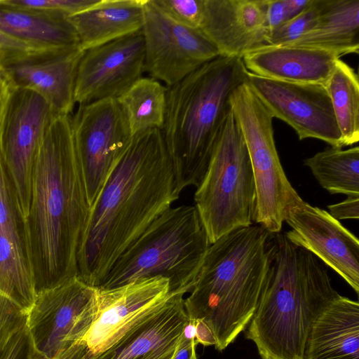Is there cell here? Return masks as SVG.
I'll use <instances>...</instances> for the list:
<instances>
[{
	"label": "cell",
	"instance_id": "cell-19",
	"mask_svg": "<svg viewBox=\"0 0 359 359\" xmlns=\"http://www.w3.org/2000/svg\"><path fill=\"white\" fill-rule=\"evenodd\" d=\"M83 53L78 46L1 69L14 88L36 93L55 115H71L78 66Z\"/></svg>",
	"mask_w": 359,
	"mask_h": 359
},
{
	"label": "cell",
	"instance_id": "cell-31",
	"mask_svg": "<svg viewBox=\"0 0 359 359\" xmlns=\"http://www.w3.org/2000/svg\"><path fill=\"white\" fill-rule=\"evenodd\" d=\"M64 50L65 49L54 48L22 41L0 31V68L46 57Z\"/></svg>",
	"mask_w": 359,
	"mask_h": 359
},
{
	"label": "cell",
	"instance_id": "cell-16",
	"mask_svg": "<svg viewBox=\"0 0 359 359\" xmlns=\"http://www.w3.org/2000/svg\"><path fill=\"white\" fill-rule=\"evenodd\" d=\"M284 222L291 228L284 234L339 274L359 293V241L323 209L303 199L290 206Z\"/></svg>",
	"mask_w": 359,
	"mask_h": 359
},
{
	"label": "cell",
	"instance_id": "cell-30",
	"mask_svg": "<svg viewBox=\"0 0 359 359\" xmlns=\"http://www.w3.org/2000/svg\"><path fill=\"white\" fill-rule=\"evenodd\" d=\"M323 4L324 0H312L302 12L272 31L267 45H288L299 39L313 27Z\"/></svg>",
	"mask_w": 359,
	"mask_h": 359
},
{
	"label": "cell",
	"instance_id": "cell-17",
	"mask_svg": "<svg viewBox=\"0 0 359 359\" xmlns=\"http://www.w3.org/2000/svg\"><path fill=\"white\" fill-rule=\"evenodd\" d=\"M266 0H205L200 29L222 56L242 58L267 45Z\"/></svg>",
	"mask_w": 359,
	"mask_h": 359
},
{
	"label": "cell",
	"instance_id": "cell-24",
	"mask_svg": "<svg viewBox=\"0 0 359 359\" xmlns=\"http://www.w3.org/2000/svg\"><path fill=\"white\" fill-rule=\"evenodd\" d=\"M0 31L22 41L66 49L80 46L68 18L6 6L0 1Z\"/></svg>",
	"mask_w": 359,
	"mask_h": 359
},
{
	"label": "cell",
	"instance_id": "cell-37",
	"mask_svg": "<svg viewBox=\"0 0 359 359\" xmlns=\"http://www.w3.org/2000/svg\"><path fill=\"white\" fill-rule=\"evenodd\" d=\"M195 327L192 322L186 327L172 359H197Z\"/></svg>",
	"mask_w": 359,
	"mask_h": 359
},
{
	"label": "cell",
	"instance_id": "cell-26",
	"mask_svg": "<svg viewBox=\"0 0 359 359\" xmlns=\"http://www.w3.org/2000/svg\"><path fill=\"white\" fill-rule=\"evenodd\" d=\"M320 185L330 194L359 196V147H330L304 160Z\"/></svg>",
	"mask_w": 359,
	"mask_h": 359
},
{
	"label": "cell",
	"instance_id": "cell-4",
	"mask_svg": "<svg viewBox=\"0 0 359 359\" xmlns=\"http://www.w3.org/2000/svg\"><path fill=\"white\" fill-rule=\"evenodd\" d=\"M267 284L248 325L262 359H304L306 339L319 314L340 294L313 254L274 234Z\"/></svg>",
	"mask_w": 359,
	"mask_h": 359
},
{
	"label": "cell",
	"instance_id": "cell-25",
	"mask_svg": "<svg viewBox=\"0 0 359 359\" xmlns=\"http://www.w3.org/2000/svg\"><path fill=\"white\" fill-rule=\"evenodd\" d=\"M168 87L151 77H142L116 99L133 136L164 125Z\"/></svg>",
	"mask_w": 359,
	"mask_h": 359
},
{
	"label": "cell",
	"instance_id": "cell-6",
	"mask_svg": "<svg viewBox=\"0 0 359 359\" xmlns=\"http://www.w3.org/2000/svg\"><path fill=\"white\" fill-rule=\"evenodd\" d=\"M210 243L194 205L170 207L118 257L99 287L156 276L171 292H190Z\"/></svg>",
	"mask_w": 359,
	"mask_h": 359
},
{
	"label": "cell",
	"instance_id": "cell-40",
	"mask_svg": "<svg viewBox=\"0 0 359 359\" xmlns=\"http://www.w3.org/2000/svg\"><path fill=\"white\" fill-rule=\"evenodd\" d=\"M190 321L194 325L195 339L197 344H201L203 346H215L216 338L207 324L201 320Z\"/></svg>",
	"mask_w": 359,
	"mask_h": 359
},
{
	"label": "cell",
	"instance_id": "cell-21",
	"mask_svg": "<svg viewBox=\"0 0 359 359\" xmlns=\"http://www.w3.org/2000/svg\"><path fill=\"white\" fill-rule=\"evenodd\" d=\"M304 359H359V304L338 296L312 324Z\"/></svg>",
	"mask_w": 359,
	"mask_h": 359
},
{
	"label": "cell",
	"instance_id": "cell-39",
	"mask_svg": "<svg viewBox=\"0 0 359 359\" xmlns=\"http://www.w3.org/2000/svg\"><path fill=\"white\" fill-rule=\"evenodd\" d=\"M14 89L0 68V129Z\"/></svg>",
	"mask_w": 359,
	"mask_h": 359
},
{
	"label": "cell",
	"instance_id": "cell-27",
	"mask_svg": "<svg viewBox=\"0 0 359 359\" xmlns=\"http://www.w3.org/2000/svg\"><path fill=\"white\" fill-rule=\"evenodd\" d=\"M328 93L343 147L359 140V78L350 65L337 60L331 74L323 84Z\"/></svg>",
	"mask_w": 359,
	"mask_h": 359
},
{
	"label": "cell",
	"instance_id": "cell-11",
	"mask_svg": "<svg viewBox=\"0 0 359 359\" xmlns=\"http://www.w3.org/2000/svg\"><path fill=\"white\" fill-rule=\"evenodd\" d=\"M142 33L144 72L168 88L220 55L201 29L174 22L150 0L144 6Z\"/></svg>",
	"mask_w": 359,
	"mask_h": 359
},
{
	"label": "cell",
	"instance_id": "cell-18",
	"mask_svg": "<svg viewBox=\"0 0 359 359\" xmlns=\"http://www.w3.org/2000/svg\"><path fill=\"white\" fill-rule=\"evenodd\" d=\"M182 292L167 301L95 359H172L190 320Z\"/></svg>",
	"mask_w": 359,
	"mask_h": 359
},
{
	"label": "cell",
	"instance_id": "cell-20",
	"mask_svg": "<svg viewBox=\"0 0 359 359\" xmlns=\"http://www.w3.org/2000/svg\"><path fill=\"white\" fill-rule=\"evenodd\" d=\"M340 57L326 50L293 45H266L242 60L248 72L282 81L324 84Z\"/></svg>",
	"mask_w": 359,
	"mask_h": 359
},
{
	"label": "cell",
	"instance_id": "cell-2",
	"mask_svg": "<svg viewBox=\"0 0 359 359\" xmlns=\"http://www.w3.org/2000/svg\"><path fill=\"white\" fill-rule=\"evenodd\" d=\"M70 116H54L34 168L25 227L36 294L78 276L77 255L90 211Z\"/></svg>",
	"mask_w": 359,
	"mask_h": 359
},
{
	"label": "cell",
	"instance_id": "cell-12",
	"mask_svg": "<svg viewBox=\"0 0 359 359\" xmlns=\"http://www.w3.org/2000/svg\"><path fill=\"white\" fill-rule=\"evenodd\" d=\"M55 116L40 95L15 88L0 129L2 156L25 219L30 205L36 158Z\"/></svg>",
	"mask_w": 359,
	"mask_h": 359
},
{
	"label": "cell",
	"instance_id": "cell-9",
	"mask_svg": "<svg viewBox=\"0 0 359 359\" xmlns=\"http://www.w3.org/2000/svg\"><path fill=\"white\" fill-rule=\"evenodd\" d=\"M98 289L97 312L81 335L65 341L56 359H95L172 294L167 278L156 276Z\"/></svg>",
	"mask_w": 359,
	"mask_h": 359
},
{
	"label": "cell",
	"instance_id": "cell-5",
	"mask_svg": "<svg viewBox=\"0 0 359 359\" xmlns=\"http://www.w3.org/2000/svg\"><path fill=\"white\" fill-rule=\"evenodd\" d=\"M247 74L242 58L219 55L168 88L161 130L180 194L202 181L231 108L230 97Z\"/></svg>",
	"mask_w": 359,
	"mask_h": 359
},
{
	"label": "cell",
	"instance_id": "cell-29",
	"mask_svg": "<svg viewBox=\"0 0 359 359\" xmlns=\"http://www.w3.org/2000/svg\"><path fill=\"white\" fill-rule=\"evenodd\" d=\"M0 233L11 238L29 259L25 219L0 147Z\"/></svg>",
	"mask_w": 359,
	"mask_h": 359
},
{
	"label": "cell",
	"instance_id": "cell-38",
	"mask_svg": "<svg viewBox=\"0 0 359 359\" xmlns=\"http://www.w3.org/2000/svg\"><path fill=\"white\" fill-rule=\"evenodd\" d=\"M285 21L287 18L284 0H266V22L269 34Z\"/></svg>",
	"mask_w": 359,
	"mask_h": 359
},
{
	"label": "cell",
	"instance_id": "cell-28",
	"mask_svg": "<svg viewBox=\"0 0 359 359\" xmlns=\"http://www.w3.org/2000/svg\"><path fill=\"white\" fill-rule=\"evenodd\" d=\"M0 293L25 313L36 294L29 259L16 243L0 233Z\"/></svg>",
	"mask_w": 359,
	"mask_h": 359
},
{
	"label": "cell",
	"instance_id": "cell-22",
	"mask_svg": "<svg viewBox=\"0 0 359 359\" xmlns=\"http://www.w3.org/2000/svg\"><path fill=\"white\" fill-rule=\"evenodd\" d=\"M147 0H98L68 17L83 50L142 30Z\"/></svg>",
	"mask_w": 359,
	"mask_h": 359
},
{
	"label": "cell",
	"instance_id": "cell-10",
	"mask_svg": "<svg viewBox=\"0 0 359 359\" xmlns=\"http://www.w3.org/2000/svg\"><path fill=\"white\" fill-rule=\"evenodd\" d=\"M70 123L91 208L133 136L116 99L79 105Z\"/></svg>",
	"mask_w": 359,
	"mask_h": 359
},
{
	"label": "cell",
	"instance_id": "cell-33",
	"mask_svg": "<svg viewBox=\"0 0 359 359\" xmlns=\"http://www.w3.org/2000/svg\"><path fill=\"white\" fill-rule=\"evenodd\" d=\"M164 15L184 26L199 29L205 0H150Z\"/></svg>",
	"mask_w": 359,
	"mask_h": 359
},
{
	"label": "cell",
	"instance_id": "cell-34",
	"mask_svg": "<svg viewBox=\"0 0 359 359\" xmlns=\"http://www.w3.org/2000/svg\"><path fill=\"white\" fill-rule=\"evenodd\" d=\"M27 324V313L0 293V351Z\"/></svg>",
	"mask_w": 359,
	"mask_h": 359
},
{
	"label": "cell",
	"instance_id": "cell-7",
	"mask_svg": "<svg viewBox=\"0 0 359 359\" xmlns=\"http://www.w3.org/2000/svg\"><path fill=\"white\" fill-rule=\"evenodd\" d=\"M256 189L242 133L230 108L194 194L195 207L210 243L253 224Z\"/></svg>",
	"mask_w": 359,
	"mask_h": 359
},
{
	"label": "cell",
	"instance_id": "cell-23",
	"mask_svg": "<svg viewBox=\"0 0 359 359\" xmlns=\"http://www.w3.org/2000/svg\"><path fill=\"white\" fill-rule=\"evenodd\" d=\"M331 52L339 57L359 52V0H324L313 27L288 44Z\"/></svg>",
	"mask_w": 359,
	"mask_h": 359
},
{
	"label": "cell",
	"instance_id": "cell-8",
	"mask_svg": "<svg viewBox=\"0 0 359 359\" xmlns=\"http://www.w3.org/2000/svg\"><path fill=\"white\" fill-rule=\"evenodd\" d=\"M249 154L255 182L253 221L268 232H280L287 208L302 198L282 167L276 149L273 117L247 81L229 100Z\"/></svg>",
	"mask_w": 359,
	"mask_h": 359
},
{
	"label": "cell",
	"instance_id": "cell-35",
	"mask_svg": "<svg viewBox=\"0 0 359 359\" xmlns=\"http://www.w3.org/2000/svg\"><path fill=\"white\" fill-rule=\"evenodd\" d=\"M0 359H48L35 347L27 325L17 331L0 351Z\"/></svg>",
	"mask_w": 359,
	"mask_h": 359
},
{
	"label": "cell",
	"instance_id": "cell-41",
	"mask_svg": "<svg viewBox=\"0 0 359 359\" xmlns=\"http://www.w3.org/2000/svg\"><path fill=\"white\" fill-rule=\"evenodd\" d=\"M312 0H284L287 20L302 12Z\"/></svg>",
	"mask_w": 359,
	"mask_h": 359
},
{
	"label": "cell",
	"instance_id": "cell-3",
	"mask_svg": "<svg viewBox=\"0 0 359 359\" xmlns=\"http://www.w3.org/2000/svg\"><path fill=\"white\" fill-rule=\"evenodd\" d=\"M274 234L258 224L235 229L210 245L184 306L190 320L212 331L224 350L250 323L267 284Z\"/></svg>",
	"mask_w": 359,
	"mask_h": 359
},
{
	"label": "cell",
	"instance_id": "cell-13",
	"mask_svg": "<svg viewBox=\"0 0 359 359\" xmlns=\"http://www.w3.org/2000/svg\"><path fill=\"white\" fill-rule=\"evenodd\" d=\"M247 83L272 116L289 125L300 140L315 138L342 148L341 135L323 84L278 81L248 72Z\"/></svg>",
	"mask_w": 359,
	"mask_h": 359
},
{
	"label": "cell",
	"instance_id": "cell-32",
	"mask_svg": "<svg viewBox=\"0 0 359 359\" xmlns=\"http://www.w3.org/2000/svg\"><path fill=\"white\" fill-rule=\"evenodd\" d=\"M6 6L48 15L68 18L94 6L98 0H0Z\"/></svg>",
	"mask_w": 359,
	"mask_h": 359
},
{
	"label": "cell",
	"instance_id": "cell-15",
	"mask_svg": "<svg viewBox=\"0 0 359 359\" xmlns=\"http://www.w3.org/2000/svg\"><path fill=\"white\" fill-rule=\"evenodd\" d=\"M97 295L98 289L79 276L37 294L26 324L36 348L56 359L76 326L95 317Z\"/></svg>",
	"mask_w": 359,
	"mask_h": 359
},
{
	"label": "cell",
	"instance_id": "cell-36",
	"mask_svg": "<svg viewBox=\"0 0 359 359\" xmlns=\"http://www.w3.org/2000/svg\"><path fill=\"white\" fill-rule=\"evenodd\" d=\"M330 215L337 220L359 217V196H348L344 201L327 206Z\"/></svg>",
	"mask_w": 359,
	"mask_h": 359
},
{
	"label": "cell",
	"instance_id": "cell-14",
	"mask_svg": "<svg viewBox=\"0 0 359 359\" xmlns=\"http://www.w3.org/2000/svg\"><path fill=\"white\" fill-rule=\"evenodd\" d=\"M144 72L142 30L86 50L76 73L75 104L117 99L141 79Z\"/></svg>",
	"mask_w": 359,
	"mask_h": 359
},
{
	"label": "cell",
	"instance_id": "cell-1",
	"mask_svg": "<svg viewBox=\"0 0 359 359\" xmlns=\"http://www.w3.org/2000/svg\"><path fill=\"white\" fill-rule=\"evenodd\" d=\"M180 196L161 130L133 135L90 208L77 255V276L99 287L118 257Z\"/></svg>",
	"mask_w": 359,
	"mask_h": 359
}]
</instances>
